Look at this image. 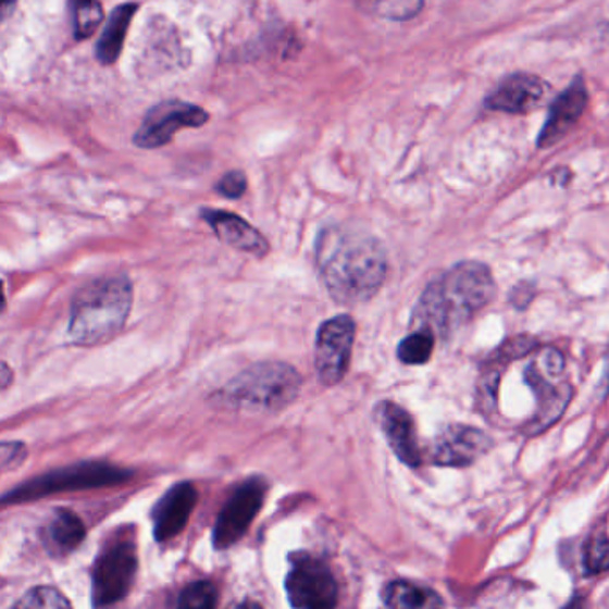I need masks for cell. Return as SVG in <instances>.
I'll return each instance as SVG.
<instances>
[{"instance_id":"24","label":"cell","mask_w":609,"mask_h":609,"mask_svg":"<svg viewBox=\"0 0 609 609\" xmlns=\"http://www.w3.org/2000/svg\"><path fill=\"white\" fill-rule=\"evenodd\" d=\"M585 564L588 572H602L609 569V539L605 536H595L589 539L585 550Z\"/></svg>"},{"instance_id":"15","label":"cell","mask_w":609,"mask_h":609,"mask_svg":"<svg viewBox=\"0 0 609 609\" xmlns=\"http://www.w3.org/2000/svg\"><path fill=\"white\" fill-rule=\"evenodd\" d=\"M197 489L188 483L174 486L154 511V536L158 542L174 538L183 531L196 508Z\"/></svg>"},{"instance_id":"14","label":"cell","mask_w":609,"mask_h":609,"mask_svg":"<svg viewBox=\"0 0 609 609\" xmlns=\"http://www.w3.org/2000/svg\"><path fill=\"white\" fill-rule=\"evenodd\" d=\"M489 447V439L485 433L464 427V425H452L439 435L435 447V461L444 467H467L474 463L481 455H485Z\"/></svg>"},{"instance_id":"23","label":"cell","mask_w":609,"mask_h":609,"mask_svg":"<svg viewBox=\"0 0 609 609\" xmlns=\"http://www.w3.org/2000/svg\"><path fill=\"white\" fill-rule=\"evenodd\" d=\"M424 8V2L417 0H394V2H377L374 11L380 16L390 18V21H408L419 15V11Z\"/></svg>"},{"instance_id":"6","label":"cell","mask_w":609,"mask_h":609,"mask_svg":"<svg viewBox=\"0 0 609 609\" xmlns=\"http://www.w3.org/2000/svg\"><path fill=\"white\" fill-rule=\"evenodd\" d=\"M356 322L350 315L325 320L316 331L315 369L322 385L335 386L344 380L355 347Z\"/></svg>"},{"instance_id":"27","label":"cell","mask_w":609,"mask_h":609,"mask_svg":"<svg viewBox=\"0 0 609 609\" xmlns=\"http://www.w3.org/2000/svg\"><path fill=\"white\" fill-rule=\"evenodd\" d=\"M229 609H263L260 605L256 602H250V600H244V602H238V605L231 606Z\"/></svg>"},{"instance_id":"5","label":"cell","mask_w":609,"mask_h":609,"mask_svg":"<svg viewBox=\"0 0 609 609\" xmlns=\"http://www.w3.org/2000/svg\"><path fill=\"white\" fill-rule=\"evenodd\" d=\"M208 121L210 115L200 105L186 100L166 99L147 111L133 141L140 149H160L169 146L181 129L202 127Z\"/></svg>"},{"instance_id":"19","label":"cell","mask_w":609,"mask_h":609,"mask_svg":"<svg viewBox=\"0 0 609 609\" xmlns=\"http://www.w3.org/2000/svg\"><path fill=\"white\" fill-rule=\"evenodd\" d=\"M433 350H435V335L430 331L414 330L400 341L397 356L406 365H422L430 361Z\"/></svg>"},{"instance_id":"2","label":"cell","mask_w":609,"mask_h":609,"mask_svg":"<svg viewBox=\"0 0 609 609\" xmlns=\"http://www.w3.org/2000/svg\"><path fill=\"white\" fill-rule=\"evenodd\" d=\"M494 297L495 281L488 266L463 261L431 281L414 306L413 325L435 336H447L485 310Z\"/></svg>"},{"instance_id":"10","label":"cell","mask_w":609,"mask_h":609,"mask_svg":"<svg viewBox=\"0 0 609 609\" xmlns=\"http://www.w3.org/2000/svg\"><path fill=\"white\" fill-rule=\"evenodd\" d=\"M200 216L206 224H210L213 233L219 236V240L229 245L233 249L256 256V258H265L269 254L270 245L265 236L236 213L204 208L200 211Z\"/></svg>"},{"instance_id":"22","label":"cell","mask_w":609,"mask_h":609,"mask_svg":"<svg viewBox=\"0 0 609 609\" xmlns=\"http://www.w3.org/2000/svg\"><path fill=\"white\" fill-rule=\"evenodd\" d=\"M177 609H216V589L208 581H197L183 589Z\"/></svg>"},{"instance_id":"8","label":"cell","mask_w":609,"mask_h":609,"mask_svg":"<svg viewBox=\"0 0 609 609\" xmlns=\"http://www.w3.org/2000/svg\"><path fill=\"white\" fill-rule=\"evenodd\" d=\"M135 545L122 539L100 555L94 572V602L100 608L113 605L129 592L136 574Z\"/></svg>"},{"instance_id":"1","label":"cell","mask_w":609,"mask_h":609,"mask_svg":"<svg viewBox=\"0 0 609 609\" xmlns=\"http://www.w3.org/2000/svg\"><path fill=\"white\" fill-rule=\"evenodd\" d=\"M315 265L331 299L341 306L361 304L375 297L388 272L381 241L349 225H327L320 231Z\"/></svg>"},{"instance_id":"7","label":"cell","mask_w":609,"mask_h":609,"mask_svg":"<svg viewBox=\"0 0 609 609\" xmlns=\"http://www.w3.org/2000/svg\"><path fill=\"white\" fill-rule=\"evenodd\" d=\"M286 594L295 609H335L338 588L322 561L300 556L286 577Z\"/></svg>"},{"instance_id":"18","label":"cell","mask_w":609,"mask_h":609,"mask_svg":"<svg viewBox=\"0 0 609 609\" xmlns=\"http://www.w3.org/2000/svg\"><path fill=\"white\" fill-rule=\"evenodd\" d=\"M47 544L50 549L69 552L85 538V525L77 514L69 510H58L47 525Z\"/></svg>"},{"instance_id":"26","label":"cell","mask_w":609,"mask_h":609,"mask_svg":"<svg viewBox=\"0 0 609 609\" xmlns=\"http://www.w3.org/2000/svg\"><path fill=\"white\" fill-rule=\"evenodd\" d=\"M10 380H11L10 366L5 365V363H2V388H8V385H10Z\"/></svg>"},{"instance_id":"4","label":"cell","mask_w":609,"mask_h":609,"mask_svg":"<svg viewBox=\"0 0 609 609\" xmlns=\"http://www.w3.org/2000/svg\"><path fill=\"white\" fill-rule=\"evenodd\" d=\"M299 372L283 361L256 363L225 386L229 405L244 410L277 411L291 405L300 391Z\"/></svg>"},{"instance_id":"21","label":"cell","mask_w":609,"mask_h":609,"mask_svg":"<svg viewBox=\"0 0 609 609\" xmlns=\"http://www.w3.org/2000/svg\"><path fill=\"white\" fill-rule=\"evenodd\" d=\"M11 609H72L65 595L49 586L30 589Z\"/></svg>"},{"instance_id":"28","label":"cell","mask_w":609,"mask_h":609,"mask_svg":"<svg viewBox=\"0 0 609 609\" xmlns=\"http://www.w3.org/2000/svg\"><path fill=\"white\" fill-rule=\"evenodd\" d=\"M608 365H609V355H608ZM608 370H609V369H608ZM608 374H609V372H608Z\"/></svg>"},{"instance_id":"3","label":"cell","mask_w":609,"mask_h":609,"mask_svg":"<svg viewBox=\"0 0 609 609\" xmlns=\"http://www.w3.org/2000/svg\"><path fill=\"white\" fill-rule=\"evenodd\" d=\"M133 283L125 274L102 275L74 295L69 336L75 345L108 344L122 333L133 310Z\"/></svg>"},{"instance_id":"17","label":"cell","mask_w":609,"mask_h":609,"mask_svg":"<svg viewBox=\"0 0 609 609\" xmlns=\"http://www.w3.org/2000/svg\"><path fill=\"white\" fill-rule=\"evenodd\" d=\"M385 606L386 609H444L442 599L433 589L408 581H395L386 586Z\"/></svg>"},{"instance_id":"16","label":"cell","mask_w":609,"mask_h":609,"mask_svg":"<svg viewBox=\"0 0 609 609\" xmlns=\"http://www.w3.org/2000/svg\"><path fill=\"white\" fill-rule=\"evenodd\" d=\"M138 8H140L138 2H124L111 11L110 18L105 22L96 46V58L100 65H113L121 58L125 35H127V29H129Z\"/></svg>"},{"instance_id":"25","label":"cell","mask_w":609,"mask_h":609,"mask_svg":"<svg viewBox=\"0 0 609 609\" xmlns=\"http://www.w3.org/2000/svg\"><path fill=\"white\" fill-rule=\"evenodd\" d=\"M216 194L225 199H240L247 191V175L241 171H231L216 183Z\"/></svg>"},{"instance_id":"20","label":"cell","mask_w":609,"mask_h":609,"mask_svg":"<svg viewBox=\"0 0 609 609\" xmlns=\"http://www.w3.org/2000/svg\"><path fill=\"white\" fill-rule=\"evenodd\" d=\"M74 11V35L75 40H86L90 38L99 25L104 21V10L100 2H72Z\"/></svg>"},{"instance_id":"9","label":"cell","mask_w":609,"mask_h":609,"mask_svg":"<svg viewBox=\"0 0 609 609\" xmlns=\"http://www.w3.org/2000/svg\"><path fill=\"white\" fill-rule=\"evenodd\" d=\"M265 494L266 485L263 481L250 480L231 495L213 533L216 549H227L247 533L256 514L260 513Z\"/></svg>"},{"instance_id":"12","label":"cell","mask_w":609,"mask_h":609,"mask_svg":"<svg viewBox=\"0 0 609 609\" xmlns=\"http://www.w3.org/2000/svg\"><path fill=\"white\" fill-rule=\"evenodd\" d=\"M588 104V91L581 77L572 83L567 90L550 105V113L538 136L539 147L556 146L569 130L577 124Z\"/></svg>"},{"instance_id":"13","label":"cell","mask_w":609,"mask_h":609,"mask_svg":"<svg viewBox=\"0 0 609 609\" xmlns=\"http://www.w3.org/2000/svg\"><path fill=\"white\" fill-rule=\"evenodd\" d=\"M375 419L380 422L381 430L385 433L395 455L399 456V460L410 467L420 464L419 442H417V431L411 414L400 406L386 400L377 406Z\"/></svg>"},{"instance_id":"11","label":"cell","mask_w":609,"mask_h":609,"mask_svg":"<svg viewBox=\"0 0 609 609\" xmlns=\"http://www.w3.org/2000/svg\"><path fill=\"white\" fill-rule=\"evenodd\" d=\"M547 85L533 74H513L506 77L486 99L489 110L502 113H530L544 100Z\"/></svg>"}]
</instances>
